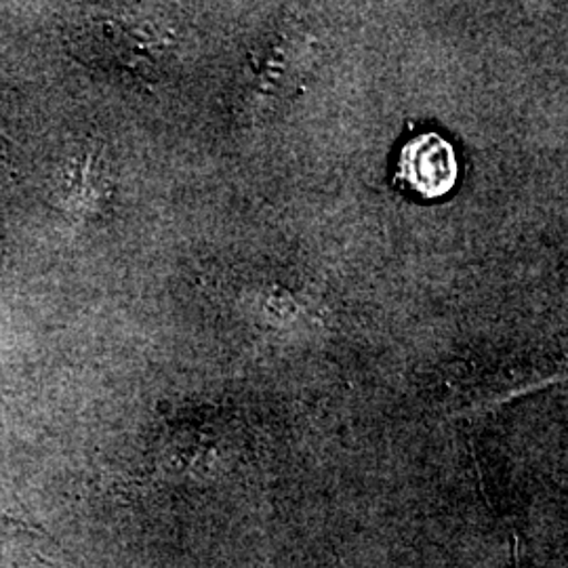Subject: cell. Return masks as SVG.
Returning <instances> with one entry per match:
<instances>
[{"mask_svg":"<svg viewBox=\"0 0 568 568\" xmlns=\"http://www.w3.org/2000/svg\"><path fill=\"white\" fill-rule=\"evenodd\" d=\"M459 164L453 145L436 135L424 133L406 143L398 159V182L426 201L447 196L455 187Z\"/></svg>","mask_w":568,"mask_h":568,"instance_id":"1","label":"cell"}]
</instances>
